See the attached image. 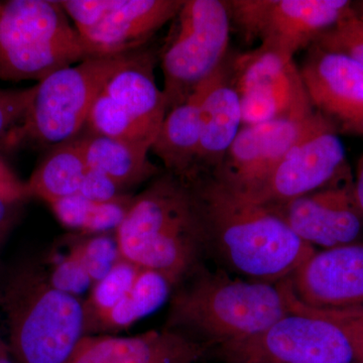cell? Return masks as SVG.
Here are the masks:
<instances>
[{
	"label": "cell",
	"instance_id": "30bf717a",
	"mask_svg": "<svg viewBox=\"0 0 363 363\" xmlns=\"http://www.w3.org/2000/svg\"><path fill=\"white\" fill-rule=\"evenodd\" d=\"M90 57L143 49L175 20L185 0H64L59 1Z\"/></svg>",
	"mask_w": 363,
	"mask_h": 363
},
{
	"label": "cell",
	"instance_id": "f1b7e54d",
	"mask_svg": "<svg viewBox=\"0 0 363 363\" xmlns=\"http://www.w3.org/2000/svg\"><path fill=\"white\" fill-rule=\"evenodd\" d=\"M35 92V85L25 89H0V140L23 116Z\"/></svg>",
	"mask_w": 363,
	"mask_h": 363
},
{
	"label": "cell",
	"instance_id": "d6a6232c",
	"mask_svg": "<svg viewBox=\"0 0 363 363\" xmlns=\"http://www.w3.org/2000/svg\"><path fill=\"white\" fill-rule=\"evenodd\" d=\"M26 199L23 195L0 193V247L16 224Z\"/></svg>",
	"mask_w": 363,
	"mask_h": 363
},
{
	"label": "cell",
	"instance_id": "2e32d148",
	"mask_svg": "<svg viewBox=\"0 0 363 363\" xmlns=\"http://www.w3.org/2000/svg\"><path fill=\"white\" fill-rule=\"evenodd\" d=\"M298 68L314 111L338 133L363 138V66L311 45Z\"/></svg>",
	"mask_w": 363,
	"mask_h": 363
},
{
	"label": "cell",
	"instance_id": "d4e9b609",
	"mask_svg": "<svg viewBox=\"0 0 363 363\" xmlns=\"http://www.w3.org/2000/svg\"><path fill=\"white\" fill-rule=\"evenodd\" d=\"M69 253L82 264L93 284L104 278L123 257L116 233L84 234L72 243Z\"/></svg>",
	"mask_w": 363,
	"mask_h": 363
},
{
	"label": "cell",
	"instance_id": "8992f818",
	"mask_svg": "<svg viewBox=\"0 0 363 363\" xmlns=\"http://www.w3.org/2000/svg\"><path fill=\"white\" fill-rule=\"evenodd\" d=\"M279 285L290 313L262 333L214 353L226 363H363L337 325L301 304L288 279Z\"/></svg>",
	"mask_w": 363,
	"mask_h": 363
},
{
	"label": "cell",
	"instance_id": "3957f363",
	"mask_svg": "<svg viewBox=\"0 0 363 363\" xmlns=\"http://www.w3.org/2000/svg\"><path fill=\"white\" fill-rule=\"evenodd\" d=\"M1 304L9 352L16 363H68L87 335L84 302L56 290L39 267L14 272L4 286Z\"/></svg>",
	"mask_w": 363,
	"mask_h": 363
},
{
	"label": "cell",
	"instance_id": "ba28073f",
	"mask_svg": "<svg viewBox=\"0 0 363 363\" xmlns=\"http://www.w3.org/2000/svg\"><path fill=\"white\" fill-rule=\"evenodd\" d=\"M154 57L147 50L114 74L98 95L85 131L111 136L150 152L168 104L157 87Z\"/></svg>",
	"mask_w": 363,
	"mask_h": 363
},
{
	"label": "cell",
	"instance_id": "4316f807",
	"mask_svg": "<svg viewBox=\"0 0 363 363\" xmlns=\"http://www.w3.org/2000/svg\"><path fill=\"white\" fill-rule=\"evenodd\" d=\"M47 274L50 284L56 290L73 297L80 298L93 286V281L84 267L71 253L52 262Z\"/></svg>",
	"mask_w": 363,
	"mask_h": 363
},
{
	"label": "cell",
	"instance_id": "44dd1931",
	"mask_svg": "<svg viewBox=\"0 0 363 363\" xmlns=\"http://www.w3.org/2000/svg\"><path fill=\"white\" fill-rule=\"evenodd\" d=\"M77 140L87 168L104 174L124 192L156 178L161 172L150 161V150L140 145L87 131L79 135Z\"/></svg>",
	"mask_w": 363,
	"mask_h": 363
},
{
	"label": "cell",
	"instance_id": "836d02e7",
	"mask_svg": "<svg viewBox=\"0 0 363 363\" xmlns=\"http://www.w3.org/2000/svg\"><path fill=\"white\" fill-rule=\"evenodd\" d=\"M0 193L23 195L28 199L25 183L18 180V177L14 175L1 159H0Z\"/></svg>",
	"mask_w": 363,
	"mask_h": 363
},
{
	"label": "cell",
	"instance_id": "ffe728a7",
	"mask_svg": "<svg viewBox=\"0 0 363 363\" xmlns=\"http://www.w3.org/2000/svg\"><path fill=\"white\" fill-rule=\"evenodd\" d=\"M202 85L185 102L169 109L150 147L167 173L183 182L194 177L199 154Z\"/></svg>",
	"mask_w": 363,
	"mask_h": 363
},
{
	"label": "cell",
	"instance_id": "4dcf8cb0",
	"mask_svg": "<svg viewBox=\"0 0 363 363\" xmlns=\"http://www.w3.org/2000/svg\"><path fill=\"white\" fill-rule=\"evenodd\" d=\"M49 206L60 223L67 228L82 233L89 219L93 202L80 194H76L57 200Z\"/></svg>",
	"mask_w": 363,
	"mask_h": 363
},
{
	"label": "cell",
	"instance_id": "603a6c76",
	"mask_svg": "<svg viewBox=\"0 0 363 363\" xmlns=\"http://www.w3.org/2000/svg\"><path fill=\"white\" fill-rule=\"evenodd\" d=\"M176 286V284L162 272L142 267L130 293L98 320L93 326V333H113L130 328L138 320L159 309L173 294Z\"/></svg>",
	"mask_w": 363,
	"mask_h": 363
},
{
	"label": "cell",
	"instance_id": "52a82bcc",
	"mask_svg": "<svg viewBox=\"0 0 363 363\" xmlns=\"http://www.w3.org/2000/svg\"><path fill=\"white\" fill-rule=\"evenodd\" d=\"M162 54L168 111L185 102L229 56L231 21L225 0H185Z\"/></svg>",
	"mask_w": 363,
	"mask_h": 363
},
{
	"label": "cell",
	"instance_id": "1f68e13d",
	"mask_svg": "<svg viewBox=\"0 0 363 363\" xmlns=\"http://www.w3.org/2000/svg\"><path fill=\"white\" fill-rule=\"evenodd\" d=\"M79 194L94 203H105L121 199L125 196L123 189L104 174L87 169Z\"/></svg>",
	"mask_w": 363,
	"mask_h": 363
},
{
	"label": "cell",
	"instance_id": "d6986e66",
	"mask_svg": "<svg viewBox=\"0 0 363 363\" xmlns=\"http://www.w3.org/2000/svg\"><path fill=\"white\" fill-rule=\"evenodd\" d=\"M230 55L202 85L201 138L192 179L220 169L243 126L240 96L231 78Z\"/></svg>",
	"mask_w": 363,
	"mask_h": 363
},
{
	"label": "cell",
	"instance_id": "d590c367",
	"mask_svg": "<svg viewBox=\"0 0 363 363\" xmlns=\"http://www.w3.org/2000/svg\"><path fill=\"white\" fill-rule=\"evenodd\" d=\"M0 363H16L14 362L13 357H11V353L7 354L0 355Z\"/></svg>",
	"mask_w": 363,
	"mask_h": 363
},
{
	"label": "cell",
	"instance_id": "8fae6325",
	"mask_svg": "<svg viewBox=\"0 0 363 363\" xmlns=\"http://www.w3.org/2000/svg\"><path fill=\"white\" fill-rule=\"evenodd\" d=\"M230 69L243 126L314 113L294 57L259 45L231 54Z\"/></svg>",
	"mask_w": 363,
	"mask_h": 363
},
{
	"label": "cell",
	"instance_id": "4fadbf2b",
	"mask_svg": "<svg viewBox=\"0 0 363 363\" xmlns=\"http://www.w3.org/2000/svg\"><path fill=\"white\" fill-rule=\"evenodd\" d=\"M199 224L194 198L187 183L160 174L133 198L125 218L116 231L123 259L133 260L150 245L193 230Z\"/></svg>",
	"mask_w": 363,
	"mask_h": 363
},
{
	"label": "cell",
	"instance_id": "7c38bea8",
	"mask_svg": "<svg viewBox=\"0 0 363 363\" xmlns=\"http://www.w3.org/2000/svg\"><path fill=\"white\" fill-rule=\"evenodd\" d=\"M350 173L337 128L327 121L294 147L255 188L240 194L271 206L315 192Z\"/></svg>",
	"mask_w": 363,
	"mask_h": 363
},
{
	"label": "cell",
	"instance_id": "e0dca14e",
	"mask_svg": "<svg viewBox=\"0 0 363 363\" xmlns=\"http://www.w3.org/2000/svg\"><path fill=\"white\" fill-rule=\"evenodd\" d=\"M298 302L315 309H363V241L316 250L288 278Z\"/></svg>",
	"mask_w": 363,
	"mask_h": 363
},
{
	"label": "cell",
	"instance_id": "9a60e30c",
	"mask_svg": "<svg viewBox=\"0 0 363 363\" xmlns=\"http://www.w3.org/2000/svg\"><path fill=\"white\" fill-rule=\"evenodd\" d=\"M264 207L313 247L330 250L363 241V221L353 198L350 173L315 192Z\"/></svg>",
	"mask_w": 363,
	"mask_h": 363
},
{
	"label": "cell",
	"instance_id": "5b68a950",
	"mask_svg": "<svg viewBox=\"0 0 363 363\" xmlns=\"http://www.w3.org/2000/svg\"><path fill=\"white\" fill-rule=\"evenodd\" d=\"M90 58L59 1L0 2V81L39 83Z\"/></svg>",
	"mask_w": 363,
	"mask_h": 363
},
{
	"label": "cell",
	"instance_id": "ac0fdd59",
	"mask_svg": "<svg viewBox=\"0 0 363 363\" xmlns=\"http://www.w3.org/2000/svg\"><path fill=\"white\" fill-rule=\"evenodd\" d=\"M211 353L212 346L162 328L128 337L85 335L68 363H196Z\"/></svg>",
	"mask_w": 363,
	"mask_h": 363
},
{
	"label": "cell",
	"instance_id": "8d00e7d4",
	"mask_svg": "<svg viewBox=\"0 0 363 363\" xmlns=\"http://www.w3.org/2000/svg\"><path fill=\"white\" fill-rule=\"evenodd\" d=\"M7 353H11L9 352V346H7L6 344L4 342V340H2V338L0 337V355L7 354Z\"/></svg>",
	"mask_w": 363,
	"mask_h": 363
},
{
	"label": "cell",
	"instance_id": "f546056e",
	"mask_svg": "<svg viewBox=\"0 0 363 363\" xmlns=\"http://www.w3.org/2000/svg\"><path fill=\"white\" fill-rule=\"evenodd\" d=\"M303 306L314 314L337 325L350 339L358 358L363 362V309L323 310Z\"/></svg>",
	"mask_w": 363,
	"mask_h": 363
},
{
	"label": "cell",
	"instance_id": "7a4b0ae2",
	"mask_svg": "<svg viewBox=\"0 0 363 363\" xmlns=\"http://www.w3.org/2000/svg\"><path fill=\"white\" fill-rule=\"evenodd\" d=\"M290 313L279 283L233 279L202 264L172 294L164 328L206 343L213 351L252 337Z\"/></svg>",
	"mask_w": 363,
	"mask_h": 363
},
{
	"label": "cell",
	"instance_id": "83f0119b",
	"mask_svg": "<svg viewBox=\"0 0 363 363\" xmlns=\"http://www.w3.org/2000/svg\"><path fill=\"white\" fill-rule=\"evenodd\" d=\"M133 198L125 195L121 199L105 203L93 202L92 210L83 234L111 233L123 223Z\"/></svg>",
	"mask_w": 363,
	"mask_h": 363
},
{
	"label": "cell",
	"instance_id": "e575fe53",
	"mask_svg": "<svg viewBox=\"0 0 363 363\" xmlns=\"http://www.w3.org/2000/svg\"><path fill=\"white\" fill-rule=\"evenodd\" d=\"M353 198H354L358 213L363 221V154L358 160L357 174L353 180Z\"/></svg>",
	"mask_w": 363,
	"mask_h": 363
},
{
	"label": "cell",
	"instance_id": "9c48e42d",
	"mask_svg": "<svg viewBox=\"0 0 363 363\" xmlns=\"http://www.w3.org/2000/svg\"><path fill=\"white\" fill-rule=\"evenodd\" d=\"M231 25L247 43L288 56L308 49L343 18L355 13L350 0H227Z\"/></svg>",
	"mask_w": 363,
	"mask_h": 363
},
{
	"label": "cell",
	"instance_id": "cb8c5ba5",
	"mask_svg": "<svg viewBox=\"0 0 363 363\" xmlns=\"http://www.w3.org/2000/svg\"><path fill=\"white\" fill-rule=\"evenodd\" d=\"M140 269L142 267L121 257L104 278L93 284L84 302L87 335L93 325L130 293Z\"/></svg>",
	"mask_w": 363,
	"mask_h": 363
},
{
	"label": "cell",
	"instance_id": "6da1fadb",
	"mask_svg": "<svg viewBox=\"0 0 363 363\" xmlns=\"http://www.w3.org/2000/svg\"><path fill=\"white\" fill-rule=\"evenodd\" d=\"M187 184L199 218L204 255L227 274L278 284L316 252L269 208L250 201L211 174L195 177Z\"/></svg>",
	"mask_w": 363,
	"mask_h": 363
},
{
	"label": "cell",
	"instance_id": "5bb4252c",
	"mask_svg": "<svg viewBox=\"0 0 363 363\" xmlns=\"http://www.w3.org/2000/svg\"><path fill=\"white\" fill-rule=\"evenodd\" d=\"M327 121L315 111L300 118H279L242 126L220 169L211 175L245 194L264 180L294 147Z\"/></svg>",
	"mask_w": 363,
	"mask_h": 363
},
{
	"label": "cell",
	"instance_id": "7402d4cb",
	"mask_svg": "<svg viewBox=\"0 0 363 363\" xmlns=\"http://www.w3.org/2000/svg\"><path fill=\"white\" fill-rule=\"evenodd\" d=\"M87 169L77 138L56 145L25 183L26 195L51 204L79 194Z\"/></svg>",
	"mask_w": 363,
	"mask_h": 363
},
{
	"label": "cell",
	"instance_id": "74e56055",
	"mask_svg": "<svg viewBox=\"0 0 363 363\" xmlns=\"http://www.w3.org/2000/svg\"><path fill=\"white\" fill-rule=\"evenodd\" d=\"M355 11H357V16L363 18V1L357 2L354 4Z\"/></svg>",
	"mask_w": 363,
	"mask_h": 363
},
{
	"label": "cell",
	"instance_id": "484cf974",
	"mask_svg": "<svg viewBox=\"0 0 363 363\" xmlns=\"http://www.w3.org/2000/svg\"><path fill=\"white\" fill-rule=\"evenodd\" d=\"M314 47L341 55L363 66V18L357 11L322 33Z\"/></svg>",
	"mask_w": 363,
	"mask_h": 363
},
{
	"label": "cell",
	"instance_id": "277c9868",
	"mask_svg": "<svg viewBox=\"0 0 363 363\" xmlns=\"http://www.w3.org/2000/svg\"><path fill=\"white\" fill-rule=\"evenodd\" d=\"M142 50V49H140ZM90 57L54 72L35 84L32 102L20 123L1 142L54 147L77 138L107 81L140 51Z\"/></svg>",
	"mask_w": 363,
	"mask_h": 363
}]
</instances>
